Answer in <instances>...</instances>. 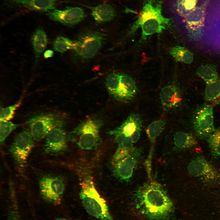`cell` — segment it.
Instances as JSON below:
<instances>
[{"mask_svg": "<svg viewBox=\"0 0 220 220\" xmlns=\"http://www.w3.org/2000/svg\"><path fill=\"white\" fill-rule=\"evenodd\" d=\"M170 54L177 61L189 64L193 60V53L184 47L176 46L171 48Z\"/></svg>", "mask_w": 220, "mask_h": 220, "instance_id": "obj_23", "label": "cell"}, {"mask_svg": "<svg viewBox=\"0 0 220 220\" xmlns=\"http://www.w3.org/2000/svg\"><path fill=\"white\" fill-rule=\"evenodd\" d=\"M91 11V15L98 24L110 21L115 18L116 13L111 5L102 4L95 6H87Z\"/></svg>", "mask_w": 220, "mask_h": 220, "instance_id": "obj_17", "label": "cell"}, {"mask_svg": "<svg viewBox=\"0 0 220 220\" xmlns=\"http://www.w3.org/2000/svg\"><path fill=\"white\" fill-rule=\"evenodd\" d=\"M50 19L63 24L72 26L81 22L86 16L83 9L78 7H67L63 10L55 9L47 13Z\"/></svg>", "mask_w": 220, "mask_h": 220, "instance_id": "obj_13", "label": "cell"}, {"mask_svg": "<svg viewBox=\"0 0 220 220\" xmlns=\"http://www.w3.org/2000/svg\"><path fill=\"white\" fill-rule=\"evenodd\" d=\"M53 44L55 51L63 53L68 50L72 49L74 42L67 38L59 36L54 40Z\"/></svg>", "mask_w": 220, "mask_h": 220, "instance_id": "obj_29", "label": "cell"}, {"mask_svg": "<svg viewBox=\"0 0 220 220\" xmlns=\"http://www.w3.org/2000/svg\"><path fill=\"white\" fill-rule=\"evenodd\" d=\"M39 191L42 198L54 205L60 204L64 190V185L61 179L56 177L44 176L39 182Z\"/></svg>", "mask_w": 220, "mask_h": 220, "instance_id": "obj_10", "label": "cell"}, {"mask_svg": "<svg viewBox=\"0 0 220 220\" xmlns=\"http://www.w3.org/2000/svg\"><path fill=\"white\" fill-rule=\"evenodd\" d=\"M33 139L39 141L46 137L53 129L62 127L65 123L61 117L52 113H43L34 116L27 121Z\"/></svg>", "mask_w": 220, "mask_h": 220, "instance_id": "obj_5", "label": "cell"}, {"mask_svg": "<svg viewBox=\"0 0 220 220\" xmlns=\"http://www.w3.org/2000/svg\"><path fill=\"white\" fill-rule=\"evenodd\" d=\"M162 2L159 0H145L137 20L134 23L128 35L134 33L139 28L142 29V39L155 33H161L170 24V19L162 14Z\"/></svg>", "mask_w": 220, "mask_h": 220, "instance_id": "obj_2", "label": "cell"}, {"mask_svg": "<svg viewBox=\"0 0 220 220\" xmlns=\"http://www.w3.org/2000/svg\"><path fill=\"white\" fill-rule=\"evenodd\" d=\"M213 32L216 43L220 46V6L218 9L215 17Z\"/></svg>", "mask_w": 220, "mask_h": 220, "instance_id": "obj_33", "label": "cell"}, {"mask_svg": "<svg viewBox=\"0 0 220 220\" xmlns=\"http://www.w3.org/2000/svg\"><path fill=\"white\" fill-rule=\"evenodd\" d=\"M120 74L112 73L109 74L106 79L105 84L111 95L117 98L120 83Z\"/></svg>", "mask_w": 220, "mask_h": 220, "instance_id": "obj_28", "label": "cell"}, {"mask_svg": "<svg viewBox=\"0 0 220 220\" xmlns=\"http://www.w3.org/2000/svg\"><path fill=\"white\" fill-rule=\"evenodd\" d=\"M55 220H79L77 219H72L64 218H56Z\"/></svg>", "mask_w": 220, "mask_h": 220, "instance_id": "obj_37", "label": "cell"}, {"mask_svg": "<svg viewBox=\"0 0 220 220\" xmlns=\"http://www.w3.org/2000/svg\"><path fill=\"white\" fill-rule=\"evenodd\" d=\"M142 149L134 148L127 156L113 163V171L120 180L128 182L142 156Z\"/></svg>", "mask_w": 220, "mask_h": 220, "instance_id": "obj_11", "label": "cell"}, {"mask_svg": "<svg viewBox=\"0 0 220 220\" xmlns=\"http://www.w3.org/2000/svg\"><path fill=\"white\" fill-rule=\"evenodd\" d=\"M102 32L86 30L81 32L74 42L72 57L73 60L83 61L93 57L105 42Z\"/></svg>", "mask_w": 220, "mask_h": 220, "instance_id": "obj_4", "label": "cell"}, {"mask_svg": "<svg viewBox=\"0 0 220 220\" xmlns=\"http://www.w3.org/2000/svg\"><path fill=\"white\" fill-rule=\"evenodd\" d=\"M188 171L192 175L205 182H211L217 180L219 175L214 167L202 156L193 159L188 166Z\"/></svg>", "mask_w": 220, "mask_h": 220, "instance_id": "obj_12", "label": "cell"}, {"mask_svg": "<svg viewBox=\"0 0 220 220\" xmlns=\"http://www.w3.org/2000/svg\"><path fill=\"white\" fill-rule=\"evenodd\" d=\"M205 94L207 101L220 103V77L215 82L207 85Z\"/></svg>", "mask_w": 220, "mask_h": 220, "instance_id": "obj_27", "label": "cell"}, {"mask_svg": "<svg viewBox=\"0 0 220 220\" xmlns=\"http://www.w3.org/2000/svg\"><path fill=\"white\" fill-rule=\"evenodd\" d=\"M101 122L88 119L81 122L70 134L78 136L76 144L81 149L90 150L97 145L99 141Z\"/></svg>", "mask_w": 220, "mask_h": 220, "instance_id": "obj_6", "label": "cell"}, {"mask_svg": "<svg viewBox=\"0 0 220 220\" xmlns=\"http://www.w3.org/2000/svg\"><path fill=\"white\" fill-rule=\"evenodd\" d=\"M160 99L164 108L172 109L180 105L182 98L178 88L174 84L167 85L163 88L160 92Z\"/></svg>", "mask_w": 220, "mask_h": 220, "instance_id": "obj_16", "label": "cell"}, {"mask_svg": "<svg viewBox=\"0 0 220 220\" xmlns=\"http://www.w3.org/2000/svg\"><path fill=\"white\" fill-rule=\"evenodd\" d=\"M141 127L138 128L130 137L133 143H136L139 140L141 130Z\"/></svg>", "mask_w": 220, "mask_h": 220, "instance_id": "obj_35", "label": "cell"}, {"mask_svg": "<svg viewBox=\"0 0 220 220\" xmlns=\"http://www.w3.org/2000/svg\"><path fill=\"white\" fill-rule=\"evenodd\" d=\"M208 0L196 7L182 20L189 38L194 41H199L203 35L206 13Z\"/></svg>", "mask_w": 220, "mask_h": 220, "instance_id": "obj_8", "label": "cell"}, {"mask_svg": "<svg viewBox=\"0 0 220 220\" xmlns=\"http://www.w3.org/2000/svg\"><path fill=\"white\" fill-rule=\"evenodd\" d=\"M33 139L30 132L24 130L19 133L11 145L9 152L19 170L23 172L33 146Z\"/></svg>", "mask_w": 220, "mask_h": 220, "instance_id": "obj_7", "label": "cell"}, {"mask_svg": "<svg viewBox=\"0 0 220 220\" xmlns=\"http://www.w3.org/2000/svg\"><path fill=\"white\" fill-rule=\"evenodd\" d=\"M136 91V86L132 79L127 75L120 74L117 99H129L135 94Z\"/></svg>", "mask_w": 220, "mask_h": 220, "instance_id": "obj_18", "label": "cell"}, {"mask_svg": "<svg viewBox=\"0 0 220 220\" xmlns=\"http://www.w3.org/2000/svg\"><path fill=\"white\" fill-rule=\"evenodd\" d=\"M213 158L220 157V126L206 138Z\"/></svg>", "mask_w": 220, "mask_h": 220, "instance_id": "obj_24", "label": "cell"}, {"mask_svg": "<svg viewBox=\"0 0 220 220\" xmlns=\"http://www.w3.org/2000/svg\"><path fill=\"white\" fill-rule=\"evenodd\" d=\"M173 142L176 150H183L193 147L197 144L195 138L191 134L182 132L174 135Z\"/></svg>", "mask_w": 220, "mask_h": 220, "instance_id": "obj_19", "label": "cell"}, {"mask_svg": "<svg viewBox=\"0 0 220 220\" xmlns=\"http://www.w3.org/2000/svg\"><path fill=\"white\" fill-rule=\"evenodd\" d=\"M133 143L130 137H126L122 144L118 145V147L114 154L113 158V163L115 162L129 154L134 149Z\"/></svg>", "mask_w": 220, "mask_h": 220, "instance_id": "obj_25", "label": "cell"}, {"mask_svg": "<svg viewBox=\"0 0 220 220\" xmlns=\"http://www.w3.org/2000/svg\"><path fill=\"white\" fill-rule=\"evenodd\" d=\"M213 106L205 104L197 108L192 117L193 128L200 138H206L215 130L214 123Z\"/></svg>", "mask_w": 220, "mask_h": 220, "instance_id": "obj_9", "label": "cell"}, {"mask_svg": "<svg viewBox=\"0 0 220 220\" xmlns=\"http://www.w3.org/2000/svg\"><path fill=\"white\" fill-rule=\"evenodd\" d=\"M136 208L151 220H168L173 213V203L162 186L150 180L135 194Z\"/></svg>", "mask_w": 220, "mask_h": 220, "instance_id": "obj_1", "label": "cell"}, {"mask_svg": "<svg viewBox=\"0 0 220 220\" xmlns=\"http://www.w3.org/2000/svg\"><path fill=\"white\" fill-rule=\"evenodd\" d=\"M80 184V197L86 212L98 220H114L106 201L97 190L92 177L86 175Z\"/></svg>", "mask_w": 220, "mask_h": 220, "instance_id": "obj_3", "label": "cell"}, {"mask_svg": "<svg viewBox=\"0 0 220 220\" xmlns=\"http://www.w3.org/2000/svg\"><path fill=\"white\" fill-rule=\"evenodd\" d=\"M219 173H220V168L219 169Z\"/></svg>", "mask_w": 220, "mask_h": 220, "instance_id": "obj_38", "label": "cell"}, {"mask_svg": "<svg viewBox=\"0 0 220 220\" xmlns=\"http://www.w3.org/2000/svg\"><path fill=\"white\" fill-rule=\"evenodd\" d=\"M18 126L9 121L0 120V142L3 144L10 133Z\"/></svg>", "mask_w": 220, "mask_h": 220, "instance_id": "obj_31", "label": "cell"}, {"mask_svg": "<svg viewBox=\"0 0 220 220\" xmlns=\"http://www.w3.org/2000/svg\"><path fill=\"white\" fill-rule=\"evenodd\" d=\"M15 194L11 193L10 204L8 209L7 220H21L17 200Z\"/></svg>", "mask_w": 220, "mask_h": 220, "instance_id": "obj_30", "label": "cell"}, {"mask_svg": "<svg viewBox=\"0 0 220 220\" xmlns=\"http://www.w3.org/2000/svg\"><path fill=\"white\" fill-rule=\"evenodd\" d=\"M166 123L165 121L163 119L155 120L150 124L146 129V133L151 144L149 153L145 163L146 170L148 173L152 172V160L156 140L164 130Z\"/></svg>", "mask_w": 220, "mask_h": 220, "instance_id": "obj_15", "label": "cell"}, {"mask_svg": "<svg viewBox=\"0 0 220 220\" xmlns=\"http://www.w3.org/2000/svg\"><path fill=\"white\" fill-rule=\"evenodd\" d=\"M53 52L51 50H48L44 53V57L45 58H47L52 57L53 55Z\"/></svg>", "mask_w": 220, "mask_h": 220, "instance_id": "obj_36", "label": "cell"}, {"mask_svg": "<svg viewBox=\"0 0 220 220\" xmlns=\"http://www.w3.org/2000/svg\"><path fill=\"white\" fill-rule=\"evenodd\" d=\"M33 0H4L5 5L9 8H15L22 6L26 7Z\"/></svg>", "mask_w": 220, "mask_h": 220, "instance_id": "obj_34", "label": "cell"}, {"mask_svg": "<svg viewBox=\"0 0 220 220\" xmlns=\"http://www.w3.org/2000/svg\"><path fill=\"white\" fill-rule=\"evenodd\" d=\"M66 134L62 127L52 130L46 136L44 150L46 153L56 155L64 151L67 147Z\"/></svg>", "mask_w": 220, "mask_h": 220, "instance_id": "obj_14", "label": "cell"}, {"mask_svg": "<svg viewBox=\"0 0 220 220\" xmlns=\"http://www.w3.org/2000/svg\"><path fill=\"white\" fill-rule=\"evenodd\" d=\"M32 45L36 59H37L46 47L48 40L45 32L42 28L36 30L31 38Z\"/></svg>", "mask_w": 220, "mask_h": 220, "instance_id": "obj_21", "label": "cell"}, {"mask_svg": "<svg viewBox=\"0 0 220 220\" xmlns=\"http://www.w3.org/2000/svg\"><path fill=\"white\" fill-rule=\"evenodd\" d=\"M57 0H33L26 7L31 10L48 12L55 9Z\"/></svg>", "mask_w": 220, "mask_h": 220, "instance_id": "obj_26", "label": "cell"}, {"mask_svg": "<svg viewBox=\"0 0 220 220\" xmlns=\"http://www.w3.org/2000/svg\"><path fill=\"white\" fill-rule=\"evenodd\" d=\"M142 120L137 114H130L119 127L114 130L123 133L127 137H130L138 127H141Z\"/></svg>", "mask_w": 220, "mask_h": 220, "instance_id": "obj_20", "label": "cell"}, {"mask_svg": "<svg viewBox=\"0 0 220 220\" xmlns=\"http://www.w3.org/2000/svg\"><path fill=\"white\" fill-rule=\"evenodd\" d=\"M196 74L204 80L206 85L215 82L218 78L215 66L212 64L201 65L197 69Z\"/></svg>", "mask_w": 220, "mask_h": 220, "instance_id": "obj_22", "label": "cell"}, {"mask_svg": "<svg viewBox=\"0 0 220 220\" xmlns=\"http://www.w3.org/2000/svg\"><path fill=\"white\" fill-rule=\"evenodd\" d=\"M21 100H20L13 105L1 109L0 112V120L9 121L13 117L15 111L20 105Z\"/></svg>", "mask_w": 220, "mask_h": 220, "instance_id": "obj_32", "label": "cell"}]
</instances>
